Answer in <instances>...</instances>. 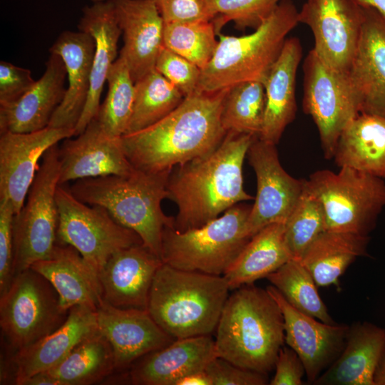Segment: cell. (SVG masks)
I'll list each match as a JSON object with an SVG mask.
<instances>
[{"instance_id": "1", "label": "cell", "mask_w": 385, "mask_h": 385, "mask_svg": "<svg viewBox=\"0 0 385 385\" xmlns=\"http://www.w3.org/2000/svg\"><path fill=\"white\" fill-rule=\"evenodd\" d=\"M227 90L195 92L157 123L122 135L124 152L134 168L150 173L171 171L214 150L227 133L221 114Z\"/></svg>"}, {"instance_id": "2", "label": "cell", "mask_w": 385, "mask_h": 385, "mask_svg": "<svg viewBox=\"0 0 385 385\" xmlns=\"http://www.w3.org/2000/svg\"><path fill=\"white\" fill-rule=\"evenodd\" d=\"M255 137L228 131L214 150L172 170L167 190L178 207L176 230L199 227L254 199L244 190L242 166Z\"/></svg>"}, {"instance_id": "3", "label": "cell", "mask_w": 385, "mask_h": 385, "mask_svg": "<svg viewBox=\"0 0 385 385\" xmlns=\"http://www.w3.org/2000/svg\"><path fill=\"white\" fill-rule=\"evenodd\" d=\"M235 290L217 325L216 356L268 375L285 342L282 311L266 289L252 284Z\"/></svg>"}, {"instance_id": "4", "label": "cell", "mask_w": 385, "mask_h": 385, "mask_svg": "<svg viewBox=\"0 0 385 385\" xmlns=\"http://www.w3.org/2000/svg\"><path fill=\"white\" fill-rule=\"evenodd\" d=\"M171 171L150 173L135 168L128 176L78 180L69 190L81 201L105 208L117 222L137 233L143 245L161 258L164 228L174 227L175 223V217L166 215L161 207L162 201L168 198Z\"/></svg>"}, {"instance_id": "5", "label": "cell", "mask_w": 385, "mask_h": 385, "mask_svg": "<svg viewBox=\"0 0 385 385\" xmlns=\"http://www.w3.org/2000/svg\"><path fill=\"white\" fill-rule=\"evenodd\" d=\"M229 290L223 276L163 262L155 275L147 309L175 339L209 335L216 330Z\"/></svg>"}, {"instance_id": "6", "label": "cell", "mask_w": 385, "mask_h": 385, "mask_svg": "<svg viewBox=\"0 0 385 385\" xmlns=\"http://www.w3.org/2000/svg\"><path fill=\"white\" fill-rule=\"evenodd\" d=\"M298 14L291 0H282L253 33L242 36L219 33L216 50L201 70L195 92H217L246 81L263 83L287 36L298 24Z\"/></svg>"}, {"instance_id": "7", "label": "cell", "mask_w": 385, "mask_h": 385, "mask_svg": "<svg viewBox=\"0 0 385 385\" xmlns=\"http://www.w3.org/2000/svg\"><path fill=\"white\" fill-rule=\"evenodd\" d=\"M251 207L238 203L222 215L184 232L165 227L163 262L182 270L223 276L251 238L247 230Z\"/></svg>"}, {"instance_id": "8", "label": "cell", "mask_w": 385, "mask_h": 385, "mask_svg": "<svg viewBox=\"0 0 385 385\" xmlns=\"http://www.w3.org/2000/svg\"><path fill=\"white\" fill-rule=\"evenodd\" d=\"M304 185L322 205L325 230L369 236L385 207L382 178L354 168L317 170Z\"/></svg>"}, {"instance_id": "9", "label": "cell", "mask_w": 385, "mask_h": 385, "mask_svg": "<svg viewBox=\"0 0 385 385\" xmlns=\"http://www.w3.org/2000/svg\"><path fill=\"white\" fill-rule=\"evenodd\" d=\"M58 185L56 144L43 155L26 200L14 217V277L49 257L56 245L58 212L56 192Z\"/></svg>"}, {"instance_id": "10", "label": "cell", "mask_w": 385, "mask_h": 385, "mask_svg": "<svg viewBox=\"0 0 385 385\" xmlns=\"http://www.w3.org/2000/svg\"><path fill=\"white\" fill-rule=\"evenodd\" d=\"M68 312L61 306L51 283L32 268L16 274L0 295V327L8 345L16 351L57 329Z\"/></svg>"}, {"instance_id": "11", "label": "cell", "mask_w": 385, "mask_h": 385, "mask_svg": "<svg viewBox=\"0 0 385 385\" xmlns=\"http://www.w3.org/2000/svg\"><path fill=\"white\" fill-rule=\"evenodd\" d=\"M56 199L57 240L75 248L98 275L113 254L143 244L137 233L117 222L105 208L81 201L69 188L59 185Z\"/></svg>"}, {"instance_id": "12", "label": "cell", "mask_w": 385, "mask_h": 385, "mask_svg": "<svg viewBox=\"0 0 385 385\" xmlns=\"http://www.w3.org/2000/svg\"><path fill=\"white\" fill-rule=\"evenodd\" d=\"M303 108L317 125L325 158H333L338 139L359 113L349 73L325 64L312 49L304 63Z\"/></svg>"}, {"instance_id": "13", "label": "cell", "mask_w": 385, "mask_h": 385, "mask_svg": "<svg viewBox=\"0 0 385 385\" xmlns=\"http://www.w3.org/2000/svg\"><path fill=\"white\" fill-rule=\"evenodd\" d=\"M298 20L312 30L317 56L332 69L349 73L364 21V8L354 0H307Z\"/></svg>"}, {"instance_id": "14", "label": "cell", "mask_w": 385, "mask_h": 385, "mask_svg": "<svg viewBox=\"0 0 385 385\" xmlns=\"http://www.w3.org/2000/svg\"><path fill=\"white\" fill-rule=\"evenodd\" d=\"M247 156L257 178V195L247 220L252 237L269 225L287 221L304 192L305 180L288 174L280 163L276 145L258 136Z\"/></svg>"}, {"instance_id": "15", "label": "cell", "mask_w": 385, "mask_h": 385, "mask_svg": "<svg viewBox=\"0 0 385 385\" xmlns=\"http://www.w3.org/2000/svg\"><path fill=\"white\" fill-rule=\"evenodd\" d=\"M73 135V130L50 126L31 133H1L0 198L11 203L15 214L24 204L39 159L59 141Z\"/></svg>"}, {"instance_id": "16", "label": "cell", "mask_w": 385, "mask_h": 385, "mask_svg": "<svg viewBox=\"0 0 385 385\" xmlns=\"http://www.w3.org/2000/svg\"><path fill=\"white\" fill-rule=\"evenodd\" d=\"M266 289L282 311L285 343L299 356L313 384L341 354L349 325L323 322L295 309L273 285Z\"/></svg>"}, {"instance_id": "17", "label": "cell", "mask_w": 385, "mask_h": 385, "mask_svg": "<svg viewBox=\"0 0 385 385\" xmlns=\"http://www.w3.org/2000/svg\"><path fill=\"white\" fill-rule=\"evenodd\" d=\"M59 185L107 175L128 176L134 167L128 160L121 137L106 133L96 118L76 138L58 147Z\"/></svg>"}, {"instance_id": "18", "label": "cell", "mask_w": 385, "mask_h": 385, "mask_svg": "<svg viewBox=\"0 0 385 385\" xmlns=\"http://www.w3.org/2000/svg\"><path fill=\"white\" fill-rule=\"evenodd\" d=\"M99 332L110 343L115 369H123L175 339L152 318L148 309L120 308L103 299L96 309Z\"/></svg>"}, {"instance_id": "19", "label": "cell", "mask_w": 385, "mask_h": 385, "mask_svg": "<svg viewBox=\"0 0 385 385\" xmlns=\"http://www.w3.org/2000/svg\"><path fill=\"white\" fill-rule=\"evenodd\" d=\"M162 259L143 244L113 254L98 273L103 299L120 308L147 309Z\"/></svg>"}, {"instance_id": "20", "label": "cell", "mask_w": 385, "mask_h": 385, "mask_svg": "<svg viewBox=\"0 0 385 385\" xmlns=\"http://www.w3.org/2000/svg\"><path fill=\"white\" fill-rule=\"evenodd\" d=\"M115 16L123 34V58L135 82L155 69L164 46V21L155 0H111Z\"/></svg>"}, {"instance_id": "21", "label": "cell", "mask_w": 385, "mask_h": 385, "mask_svg": "<svg viewBox=\"0 0 385 385\" xmlns=\"http://www.w3.org/2000/svg\"><path fill=\"white\" fill-rule=\"evenodd\" d=\"M363 8L364 21L348 73L360 113L385 118V17Z\"/></svg>"}, {"instance_id": "22", "label": "cell", "mask_w": 385, "mask_h": 385, "mask_svg": "<svg viewBox=\"0 0 385 385\" xmlns=\"http://www.w3.org/2000/svg\"><path fill=\"white\" fill-rule=\"evenodd\" d=\"M67 71L63 59L50 53L43 76L17 101L0 105V133H31L46 128L62 102Z\"/></svg>"}, {"instance_id": "23", "label": "cell", "mask_w": 385, "mask_h": 385, "mask_svg": "<svg viewBox=\"0 0 385 385\" xmlns=\"http://www.w3.org/2000/svg\"><path fill=\"white\" fill-rule=\"evenodd\" d=\"M96 310L75 306L57 329L11 356L14 382L16 385L30 376L59 364L83 339L98 330Z\"/></svg>"}, {"instance_id": "24", "label": "cell", "mask_w": 385, "mask_h": 385, "mask_svg": "<svg viewBox=\"0 0 385 385\" xmlns=\"http://www.w3.org/2000/svg\"><path fill=\"white\" fill-rule=\"evenodd\" d=\"M216 356L210 334L177 339L137 360L129 378L133 384L175 385L183 376L205 370Z\"/></svg>"}, {"instance_id": "25", "label": "cell", "mask_w": 385, "mask_h": 385, "mask_svg": "<svg viewBox=\"0 0 385 385\" xmlns=\"http://www.w3.org/2000/svg\"><path fill=\"white\" fill-rule=\"evenodd\" d=\"M78 30L90 34L95 42L90 89L88 98L76 125L74 135L81 133L98 114L104 83L116 60L118 43L121 35L111 0L93 3L84 7Z\"/></svg>"}, {"instance_id": "26", "label": "cell", "mask_w": 385, "mask_h": 385, "mask_svg": "<svg viewBox=\"0 0 385 385\" xmlns=\"http://www.w3.org/2000/svg\"><path fill=\"white\" fill-rule=\"evenodd\" d=\"M95 50L93 37L83 31H64L49 49L63 61L68 87L48 126L74 130L84 108L91 82Z\"/></svg>"}, {"instance_id": "27", "label": "cell", "mask_w": 385, "mask_h": 385, "mask_svg": "<svg viewBox=\"0 0 385 385\" xmlns=\"http://www.w3.org/2000/svg\"><path fill=\"white\" fill-rule=\"evenodd\" d=\"M30 268L51 283L65 311L75 306L96 310L103 299L98 274L70 245H56L49 257L34 263Z\"/></svg>"}, {"instance_id": "28", "label": "cell", "mask_w": 385, "mask_h": 385, "mask_svg": "<svg viewBox=\"0 0 385 385\" xmlns=\"http://www.w3.org/2000/svg\"><path fill=\"white\" fill-rule=\"evenodd\" d=\"M302 57L297 37L287 38L263 84L266 105L259 138L277 145L297 113L296 76Z\"/></svg>"}, {"instance_id": "29", "label": "cell", "mask_w": 385, "mask_h": 385, "mask_svg": "<svg viewBox=\"0 0 385 385\" xmlns=\"http://www.w3.org/2000/svg\"><path fill=\"white\" fill-rule=\"evenodd\" d=\"M384 345V329L368 322L354 323L349 326L341 354L313 384L374 385Z\"/></svg>"}, {"instance_id": "30", "label": "cell", "mask_w": 385, "mask_h": 385, "mask_svg": "<svg viewBox=\"0 0 385 385\" xmlns=\"http://www.w3.org/2000/svg\"><path fill=\"white\" fill-rule=\"evenodd\" d=\"M336 164L385 179V118L359 113L342 132Z\"/></svg>"}, {"instance_id": "31", "label": "cell", "mask_w": 385, "mask_h": 385, "mask_svg": "<svg viewBox=\"0 0 385 385\" xmlns=\"http://www.w3.org/2000/svg\"><path fill=\"white\" fill-rule=\"evenodd\" d=\"M292 259L284 223L269 225L254 235L223 274L230 290L266 278Z\"/></svg>"}, {"instance_id": "32", "label": "cell", "mask_w": 385, "mask_h": 385, "mask_svg": "<svg viewBox=\"0 0 385 385\" xmlns=\"http://www.w3.org/2000/svg\"><path fill=\"white\" fill-rule=\"evenodd\" d=\"M369 236L325 230L299 260L317 287H339V277L359 257L366 255Z\"/></svg>"}, {"instance_id": "33", "label": "cell", "mask_w": 385, "mask_h": 385, "mask_svg": "<svg viewBox=\"0 0 385 385\" xmlns=\"http://www.w3.org/2000/svg\"><path fill=\"white\" fill-rule=\"evenodd\" d=\"M115 370L113 352L98 329L79 342L56 366L46 371L58 385H90Z\"/></svg>"}, {"instance_id": "34", "label": "cell", "mask_w": 385, "mask_h": 385, "mask_svg": "<svg viewBox=\"0 0 385 385\" xmlns=\"http://www.w3.org/2000/svg\"><path fill=\"white\" fill-rule=\"evenodd\" d=\"M184 98L183 94L155 68L135 82L133 108L125 134L139 131L160 120Z\"/></svg>"}, {"instance_id": "35", "label": "cell", "mask_w": 385, "mask_h": 385, "mask_svg": "<svg viewBox=\"0 0 385 385\" xmlns=\"http://www.w3.org/2000/svg\"><path fill=\"white\" fill-rule=\"evenodd\" d=\"M266 278L297 310L323 322L336 323L321 299L312 276L299 260L290 259Z\"/></svg>"}, {"instance_id": "36", "label": "cell", "mask_w": 385, "mask_h": 385, "mask_svg": "<svg viewBox=\"0 0 385 385\" xmlns=\"http://www.w3.org/2000/svg\"><path fill=\"white\" fill-rule=\"evenodd\" d=\"M266 105L264 84L246 81L228 88L221 122L226 132L259 136L263 125Z\"/></svg>"}, {"instance_id": "37", "label": "cell", "mask_w": 385, "mask_h": 385, "mask_svg": "<svg viewBox=\"0 0 385 385\" xmlns=\"http://www.w3.org/2000/svg\"><path fill=\"white\" fill-rule=\"evenodd\" d=\"M106 97L96 117L103 130L113 137L123 135L132 115L135 81L125 59L119 56L111 66Z\"/></svg>"}, {"instance_id": "38", "label": "cell", "mask_w": 385, "mask_h": 385, "mask_svg": "<svg viewBox=\"0 0 385 385\" xmlns=\"http://www.w3.org/2000/svg\"><path fill=\"white\" fill-rule=\"evenodd\" d=\"M213 21L164 22L163 45L201 70L212 58L218 41Z\"/></svg>"}, {"instance_id": "39", "label": "cell", "mask_w": 385, "mask_h": 385, "mask_svg": "<svg viewBox=\"0 0 385 385\" xmlns=\"http://www.w3.org/2000/svg\"><path fill=\"white\" fill-rule=\"evenodd\" d=\"M325 230L322 205L304 185L302 196L284 222V240L292 259L300 260L307 247Z\"/></svg>"}, {"instance_id": "40", "label": "cell", "mask_w": 385, "mask_h": 385, "mask_svg": "<svg viewBox=\"0 0 385 385\" xmlns=\"http://www.w3.org/2000/svg\"><path fill=\"white\" fill-rule=\"evenodd\" d=\"M279 0H215L216 17L212 20L217 34L229 21L239 29L259 27L274 11Z\"/></svg>"}, {"instance_id": "41", "label": "cell", "mask_w": 385, "mask_h": 385, "mask_svg": "<svg viewBox=\"0 0 385 385\" xmlns=\"http://www.w3.org/2000/svg\"><path fill=\"white\" fill-rule=\"evenodd\" d=\"M155 68L185 97L196 91L201 69L169 48L165 46L162 48L157 57Z\"/></svg>"}, {"instance_id": "42", "label": "cell", "mask_w": 385, "mask_h": 385, "mask_svg": "<svg viewBox=\"0 0 385 385\" xmlns=\"http://www.w3.org/2000/svg\"><path fill=\"white\" fill-rule=\"evenodd\" d=\"M165 23L212 21L216 16L215 0H155Z\"/></svg>"}, {"instance_id": "43", "label": "cell", "mask_w": 385, "mask_h": 385, "mask_svg": "<svg viewBox=\"0 0 385 385\" xmlns=\"http://www.w3.org/2000/svg\"><path fill=\"white\" fill-rule=\"evenodd\" d=\"M15 211L6 198H0V295L9 288L14 278V232Z\"/></svg>"}, {"instance_id": "44", "label": "cell", "mask_w": 385, "mask_h": 385, "mask_svg": "<svg viewBox=\"0 0 385 385\" xmlns=\"http://www.w3.org/2000/svg\"><path fill=\"white\" fill-rule=\"evenodd\" d=\"M212 385H265L268 375L238 366L222 358L215 357L205 368Z\"/></svg>"}, {"instance_id": "45", "label": "cell", "mask_w": 385, "mask_h": 385, "mask_svg": "<svg viewBox=\"0 0 385 385\" xmlns=\"http://www.w3.org/2000/svg\"><path fill=\"white\" fill-rule=\"evenodd\" d=\"M36 83L29 69L0 62V105L19 99Z\"/></svg>"}, {"instance_id": "46", "label": "cell", "mask_w": 385, "mask_h": 385, "mask_svg": "<svg viewBox=\"0 0 385 385\" xmlns=\"http://www.w3.org/2000/svg\"><path fill=\"white\" fill-rule=\"evenodd\" d=\"M275 372L270 385H302L306 374L304 364L297 353L288 345H283L278 354Z\"/></svg>"}, {"instance_id": "47", "label": "cell", "mask_w": 385, "mask_h": 385, "mask_svg": "<svg viewBox=\"0 0 385 385\" xmlns=\"http://www.w3.org/2000/svg\"><path fill=\"white\" fill-rule=\"evenodd\" d=\"M175 385H212L205 370L191 373L180 379Z\"/></svg>"}, {"instance_id": "48", "label": "cell", "mask_w": 385, "mask_h": 385, "mask_svg": "<svg viewBox=\"0 0 385 385\" xmlns=\"http://www.w3.org/2000/svg\"><path fill=\"white\" fill-rule=\"evenodd\" d=\"M21 385H58V383L48 373L42 371L26 379Z\"/></svg>"}, {"instance_id": "49", "label": "cell", "mask_w": 385, "mask_h": 385, "mask_svg": "<svg viewBox=\"0 0 385 385\" xmlns=\"http://www.w3.org/2000/svg\"><path fill=\"white\" fill-rule=\"evenodd\" d=\"M374 385H385V345L374 372Z\"/></svg>"}, {"instance_id": "50", "label": "cell", "mask_w": 385, "mask_h": 385, "mask_svg": "<svg viewBox=\"0 0 385 385\" xmlns=\"http://www.w3.org/2000/svg\"><path fill=\"white\" fill-rule=\"evenodd\" d=\"M362 7L371 8L385 17V0H354Z\"/></svg>"}, {"instance_id": "51", "label": "cell", "mask_w": 385, "mask_h": 385, "mask_svg": "<svg viewBox=\"0 0 385 385\" xmlns=\"http://www.w3.org/2000/svg\"><path fill=\"white\" fill-rule=\"evenodd\" d=\"M93 3H98V2H102V1H106L108 0H91Z\"/></svg>"}]
</instances>
